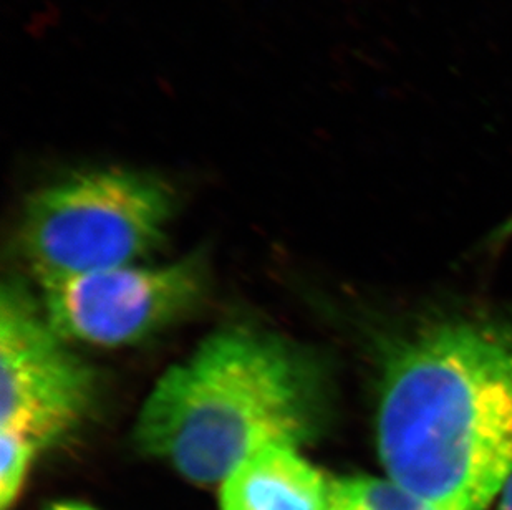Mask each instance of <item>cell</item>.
<instances>
[{
    "label": "cell",
    "instance_id": "1",
    "mask_svg": "<svg viewBox=\"0 0 512 510\" xmlns=\"http://www.w3.org/2000/svg\"><path fill=\"white\" fill-rule=\"evenodd\" d=\"M378 458L436 510H489L512 474V322H426L383 352Z\"/></svg>",
    "mask_w": 512,
    "mask_h": 510
},
{
    "label": "cell",
    "instance_id": "2",
    "mask_svg": "<svg viewBox=\"0 0 512 510\" xmlns=\"http://www.w3.org/2000/svg\"><path fill=\"white\" fill-rule=\"evenodd\" d=\"M325 411L314 360L274 335L228 328L161 376L136 421L135 443L188 481L221 486L267 446L314 441Z\"/></svg>",
    "mask_w": 512,
    "mask_h": 510
},
{
    "label": "cell",
    "instance_id": "3",
    "mask_svg": "<svg viewBox=\"0 0 512 510\" xmlns=\"http://www.w3.org/2000/svg\"><path fill=\"white\" fill-rule=\"evenodd\" d=\"M173 193L133 169H87L32 194L20 229L42 284L135 265L165 237Z\"/></svg>",
    "mask_w": 512,
    "mask_h": 510
},
{
    "label": "cell",
    "instance_id": "4",
    "mask_svg": "<svg viewBox=\"0 0 512 510\" xmlns=\"http://www.w3.org/2000/svg\"><path fill=\"white\" fill-rule=\"evenodd\" d=\"M44 310L15 282L0 297V429L45 448L75 428L93 403L95 378L68 350Z\"/></svg>",
    "mask_w": 512,
    "mask_h": 510
},
{
    "label": "cell",
    "instance_id": "5",
    "mask_svg": "<svg viewBox=\"0 0 512 510\" xmlns=\"http://www.w3.org/2000/svg\"><path fill=\"white\" fill-rule=\"evenodd\" d=\"M204 287L199 257L163 267L126 265L42 284V310L63 340L118 347L183 317Z\"/></svg>",
    "mask_w": 512,
    "mask_h": 510
},
{
    "label": "cell",
    "instance_id": "6",
    "mask_svg": "<svg viewBox=\"0 0 512 510\" xmlns=\"http://www.w3.org/2000/svg\"><path fill=\"white\" fill-rule=\"evenodd\" d=\"M219 487L221 510H329L330 477L290 446L257 451Z\"/></svg>",
    "mask_w": 512,
    "mask_h": 510
},
{
    "label": "cell",
    "instance_id": "7",
    "mask_svg": "<svg viewBox=\"0 0 512 510\" xmlns=\"http://www.w3.org/2000/svg\"><path fill=\"white\" fill-rule=\"evenodd\" d=\"M329 510H436L388 477H330Z\"/></svg>",
    "mask_w": 512,
    "mask_h": 510
},
{
    "label": "cell",
    "instance_id": "8",
    "mask_svg": "<svg viewBox=\"0 0 512 510\" xmlns=\"http://www.w3.org/2000/svg\"><path fill=\"white\" fill-rule=\"evenodd\" d=\"M42 449L27 434L0 429V509L9 510L17 502Z\"/></svg>",
    "mask_w": 512,
    "mask_h": 510
},
{
    "label": "cell",
    "instance_id": "9",
    "mask_svg": "<svg viewBox=\"0 0 512 510\" xmlns=\"http://www.w3.org/2000/svg\"><path fill=\"white\" fill-rule=\"evenodd\" d=\"M493 510H512V474L494 502Z\"/></svg>",
    "mask_w": 512,
    "mask_h": 510
},
{
    "label": "cell",
    "instance_id": "10",
    "mask_svg": "<svg viewBox=\"0 0 512 510\" xmlns=\"http://www.w3.org/2000/svg\"><path fill=\"white\" fill-rule=\"evenodd\" d=\"M509 239H512V216L501 226L496 227V231L493 232L489 241H491V244H501V242L509 241Z\"/></svg>",
    "mask_w": 512,
    "mask_h": 510
}]
</instances>
